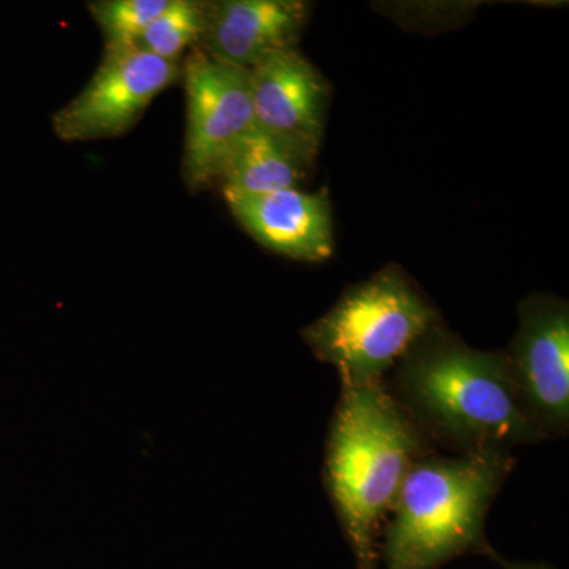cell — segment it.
<instances>
[{
  "label": "cell",
  "mask_w": 569,
  "mask_h": 569,
  "mask_svg": "<svg viewBox=\"0 0 569 569\" xmlns=\"http://www.w3.org/2000/svg\"><path fill=\"white\" fill-rule=\"evenodd\" d=\"M426 438L456 455L548 440L527 417L505 351H481L437 326L396 366L388 388Z\"/></svg>",
  "instance_id": "cell-1"
},
{
  "label": "cell",
  "mask_w": 569,
  "mask_h": 569,
  "mask_svg": "<svg viewBox=\"0 0 569 569\" xmlns=\"http://www.w3.org/2000/svg\"><path fill=\"white\" fill-rule=\"evenodd\" d=\"M427 438L385 381L342 385L326 437L323 481L358 569H377V542Z\"/></svg>",
  "instance_id": "cell-2"
},
{
  "label": "cell",
  "mask_w": 569,
  "mask_h": 569,
  "mask_svg": "<svg viewBox=\"0 0 569 569\" xmlns=\"http://www.w3.org/2000/svg\"><path fill=\"white\" fill-rule=\"evenodd\" d=\"M509 449L430 455L410 467L377 542V569H440L463 556L490 557L488 512L515 470Z\"/></svg>",
  "instance_id": "cell-3"
},
{
  "label": "cell",
  "mask_w": 569,
  "mask_h": 569,
  "mask_svg": "<svg viewBox=\"0 0 569 569\" xmlns=\"http://www.w3.org/2000/svg\"><path fill=\"white\" fill-rule=\"evenodd\" d=\"M440 323V313L411 280L399 268H385L347 288L302 339L318 361L335 367L340 383H377Z\"/></svg>",
  "instance_id": "cell-4"
},
{
  "label": "cell",
  "mask_w": 569,
  "mask_h": 569,
  "mask_svg": "<svg viewBox=\"0 0 569 569\" xmlns=\"http://www.w3.org/2000/svg\"><path fill=\"white\" fill-rule=\"evenodd\" d=\"M187 96L183 181L192 192L219 182L236 148L254 130L250 70L193 47L182 66Z\"/></svg>",
  "instance_id": "cell-5"
},
{
  "label": "cell",
  "mask_w": 569,
  "mask_h": 569,
  "mask_svg": "<svg viewBox=\"0 0 569 569\" xmlns=\"http://www.w3.org/2000/svg\"><path fill=\"white\" fill-rule=\"evenodd\" d=\"M179 78L181 63L163 61L140 48L103 52L86 88L52 116V130L67 142L121 137Z\"/></svg>",
  "instance_id": "cell-6"
},
{
  "label": "cell",
  "mask_w": 569,
  "mask_h": 569,
  "mask_svg": "<svg viewBox=\"0 0 569 569\" xmlns=\"http://www.w3.org/2000/svg\"><path fill=\"white\" fill-rule=\"evenodd\" d=\"M507 356L523 411L546 438L569 429V309L550 295H531L519 306V329Z\"/></svg>",
  "instance_id": "cell-7"
},
{
  "label": "cell",
  "mask_w": 569,
  "mask_h": 569,
  "mask_svg": "<svg viewBox=\"0 0 569 569\" xmlns=\"http://www.w3.org/2000/svg\"><path fill=\"white\" fill-rule=\"evenodd\" d=\"M254 126L312 163L325 132L328 84L296 48L250 69Z\"/></svg>",
  "instance_id": "cell-8"
},
{
  "label": "cell",
  "mask_w": 569,
  "mask_h": 569,
  "mask_svg": "<svg viewBox=\"0 0 569 569\" xmlns=\"http://www.w3.org/2000/svg\"><path fill=\"white\" fill-rule=\"evenodd\" d=\"M309 13V3L301 0L204 2V31L197 47L216 61L250 70L293 50Z\"/></svg>",
  "instance_id": "cell-9"
},
{
  "label": "cell",
  "mask_w": 569,
  "mask_h": 569,
  "mask_svg": "<svg viewBox=\"0 0 569 569\" xmlns=\"http://www.w3.org/2000/svg\"><path fill=\"white\" fill-rule=\"evenodd\" d=\"M227 203L247 233L266 249L299 261L331 257V206L325 193L288 189L228 198Z\"/></svg>",
  "instance_id": "cell-10"
},
{
  "label": "cell",
  "mask_w": 569,
  "mask_h": 569,
  "mask_svg": "<svg viewBox=\"0 0 569 569\" xmlns=\"http://www.w3.org/2000/svg\"><path fill=\"white\" fill-rule=\"evenodd\" d=\"M310 164L282 141L254 127L224 164L219 182L224 200L296 189Z\"/></svg>",
  "instance_id": "cell-11"
},
{
  "label": "cell",
  "mask_w": 569,
  "mask_h": 569,
  "mask_svg": "<svg viewBox=\"0 0 569 569\" xmlns=\"http://www.w3.org/2000/svg\"><path fill=\"white\" fill-rule=\"evenodd\" d=\"M204 31V2L170 0L142 33L137 48L163 61L179 63V58L200 43Z\"/></svg>",
  "instance_id": "cell-12"
},
{
  "label": "cell",
  "mask_w": 569,
  "mask_h": 569,
  "mask_svg": "<svg viewBox=\"0 0 569 569\" xmlns=\"http://www.w3.org/2000/svg\"><path fill=\"white\" fill-rule=\"evenodd\" d=\"M168 3L170 0H99L89 3L93 21L102 31L103 52L137 48L142 33Z\"/></svg>",
  "instance_id": "cell-13"
},
{
  "label": "cell",
  "mask_w": 569,
  "mask_h": 569,
  "mask_svg": "<svg viewBox=\"0 0 569 569\" xmlns=\"http://www.w3.org/2000/svg\"><path fill=\"white\" fill-rule=\"evenodd\" d=\"M490 560L496 561L497 565H500L501 568L505 569H556L550 567V565L546 563H533V561H511L503 559L497 550H493L489 557Z\"/></svg>",
  "instance_id": "cell-14"
}]
</instances>
